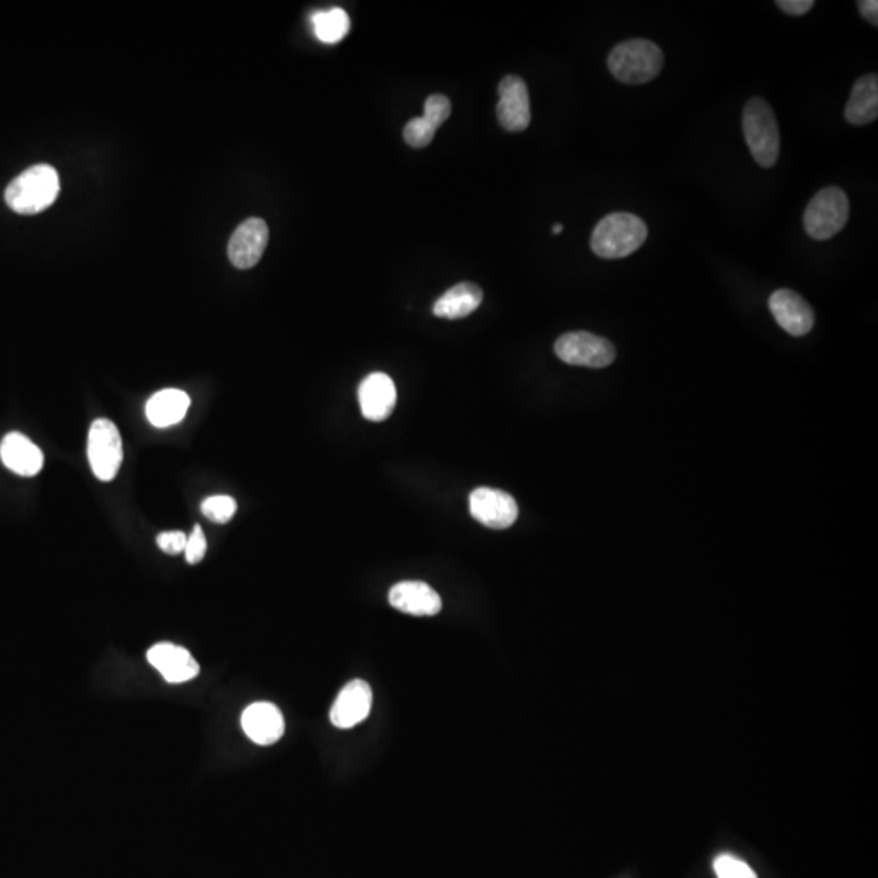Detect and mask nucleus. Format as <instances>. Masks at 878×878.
<instances>
[{
  "mask_svg": "<svg viewBox=\"0 0 878 878\" xmlns=\"http://www.w3.org/2000/svg\"><path fill=\"white\" fill-rule=\"evenodd\" d=\"M648 240L646 223L633 213L615 212L602 218L592 231V253L602 259H622L636 253Z\"/></svg>",
  "mask_w": 878,
  "mask_h": 878,
  "instance_id": "obj_1",
  "label": "nucleus"
},
{
  "mask_svg": "<svg viewBox=\"0 0 878 878\" xmlns=\"http://www.w3.org/2000/svg\"><path fill=\"white\" fill-rule=\"evenodd\" d=\"M59 192V174L53 166L41 163L18 174L5 189V202L14 212L35 215L51 207Z\"/></svg>",
  "mask_w": 878,
  "mask_h": 878,
  "instance_id": "obj_2",
  "label": "nucleus"
},
{
  "mask_svg": "<svg viewBox=\"0 0 878 878\" xmlns=\"http://www.w3.org/2000/svg\"><path fill=\"white\" fill-rule=\"evenodd\" d=\"M610 74L626 85L651 82L664 69V53L648 40H628L617 44L607 59Z\"/></svg>",
  "mask_w": 878,
  "mask_h": 878,
  "instance_id": "obj_3",
  "label": "nucleus"
},
{
  "mask_svg": "<svg viewBox=\"0 0 878 878\" xmlns=\"http://www.w3.org/2000/svg\"><path fill=\"white\" fill-rule=\"evenodd\" d=\"M742 127L745 142L758 165L761 168H773L779 158L781 135L778 119L763 98H752L745 105Z\"/></svg>",
  "mask_w": 878,
  "mask_h": 878,
  "instance_id": "obj_4",
  "label": "nucleus"
},
{
  "mask_svg": "<svg viewBox=\"0 0 878 878\" xmlns=\"http://www.w3.org/2000/svg\"><path fill=\"white\" fill-rule=\"evenodd\" d=\"M849 220V200L839 187H825L810 200L804 213V228L813 240L826 241L838 235Z\"/></svg>",
  "mask_w": 878,
  "mask_h": 878,
  "instance_id": "obj_5",
  "label": "nucleus"
},
{
  "mask_svg": "<svg viewBox=\"0 0 878 878\" xmlns=\"http://www.w3.org/2000/svg\"><path fill=\"white\" fill-rule=\"evenodd\" d=\"M88 461L96 479L111 482L118 475L122 462V441L111 420L98 418L88 433Z\"/></svg>",
  "mask_w": 878,
  "mask_h": 878,
  "instance_id": "obj_6",
  "label": "nucleus"
},
{
  "mask_svg": "<svg viewBox=\"0 0 878 878\" xmlns=\"http://www.w3.org/2000/svg\"><path fill=\"white\" fill-rule=\"evenodd\" d=\"M555 353L568 365L586 368H605L612 365L617 357L610 340L584 331L561 335L555 344Z\"/></svg>",
  "mask_w": 878,
  "mask_h": 878,
  "instance_id": "obj_7",
  "label": "nucleus"
},
{
  "mask_svg": "<svg viewBox=\"0 0 878 878\" xmlns=\"http://www.w3.org/2000/svg\"><path fill=\"white\" fill-rule=\"evenodd\" d=\"M500 101L496 114L501 127L509 132L526 131L531 124V98L527 85L518 75H508L498 87Z\"/></svg>",
  "mask_w": 878,
  "mask_h": 878,
  "instance_id": "obj_8",
  "label": "nucleus"
},
{
  "mask_svg": "<svg viewBox=\"0 0 878 878\" xmlns=\"http://www.w3.org/2000/svg\"><path fill=\"white\" fill-rule=\"evenodd\" d=\"M470 514L490 529H508L518 519V503L509 493L496 488H477L470 495Z\"/></svg>",
  "mask_w": 878,
  "mask_h": 878,
  "instance_id": "obj_9",
  "label": "nucleus"
},
{
  "mask_svg": "<svg viewBox=\"0 0 878 878\" xmlns=\"http://www.w3.org/2000/svg\"><path fill=\"white\" fill-rule=\"evenodd\" d=\"M269 243V227L261 218H249L236 228L228 243V257L238 269H251L261 261Z\"/></svg>",
  "mask_w": 878,
  "mask_h": 878,
  "instance_id": "obj_10",
  "label": "nucleus"
},
{
  "mask_svg": "<svg viewBox=\"0 0 878 878\" xmlns=\"http://www.w3.org/2000/svg\"><path fill=\"white\" fill-rule=\"evenodd\" d=\"M768 305H770L774 319L787 334L802 337V335H807L812 331L813 324H815V314H813L809 303L799 293L781 288L770 296Z\"/></svg>",
  "mask_w": 878,
  "mask_h": 878,
  "instance_id": "obj_11",
  "label": "nucleus"
},
{
  "mask_svg": "<svg viewBox=\"0 0 878 878\" xmlns=\"http://www.w3.org/2000/svg\"><path fill=\"white\" fill-rule=\"evenodd\" d=\"M361 413L370 422H384L396 407V384L387 374L371 373L358 389Z\"/></svg>",
  "mask_w": 878,
  "mask_h": 878,
  "instance_id": "obj_12",
  "label": "nucleus"
},
{
  "mask_svg": "<svg viewBox=\"0 0 878 878\" xmlns=\"http://www.w3.org/2000/svg\"><path fill=\"white\" fill-rule=\"evenodd\" d=\"M373 705V693L368 683L353 680L337 696L331 709V722L339 729H352L368 718Z\"/></svg>",
  "mask_w": 878,
  "mask_h": 878,
  "instance_id": "obj_13",
  "label": "nucleus"
},
{
  "mask_svg": "<svg viewBox=\"0 0 878 878\" xmlns=\"http://www.w3.org/2000/svg\"><path fill=\"white\" fill-rule=\"evenodd\" d=\"M147 659L150 666L155 667L168 683L189 682L196 679L200 670L191 652L176 644H155L148 649Z\"/></svg>",
  "mask_w": 878,
  "mask_h": 878,
  "instance_id": "obj_14",
  "label": "nucleus"
},
{
  "mask_svg": "<svg viewBox=\"0 0 878 878\" xmlns=\"http://www.w3.org/2000/svg\"><path fill=\"white\" fill-rule=\"evenodd\" d=\"M241 726L244 734L257 745L275 744L285 732L282 711L267 701H259L244 709Z\"/></svg>",
  "mask_w": 878,
  "mask_h": 878,
  "instance_id": "obj_15",
  "label": "nucleus"
},
{
  "mask_svg": "<svg viewBox=\"0 0 878 878\" xmlns=\"http://www.w3.org/2000/svg\"><path fill=\"white\" fill-rule=\"evenodd\" d=\"M389 602L394 609L413 617H433L443 609L438 592L420 581H404L389 592Z\"/></svg>",
  "mask_w": 878,
  "mask_h": 878,
  "instance_id": "obj_16",
  "label": "nucleus"
},
{
  "mask_svg": "<svg viewBox=\"0 0 878 878\" xmlns=\"http://www.w3.org/2000/svg\"><path fill=\"white\" fill-rule=\"evenodd\" d=\"M0 459L7 469L22 477H33L43 469L41 449L22 433H9L0 443Z\"/></svg>",
  "mask_w": 878,
  "mask_h": 878,
  "instance_id": "obj_17",
  "label": "nucleus"
},
{
  "mask_svg": "<svg viewBox=\"0 0 878 878\" xmlns=\"http://www.w3.org/2000/svg\"><path fill=\"white\" fill-rule=\"evenodd\" d=\"M844 118L852 126H865L878 118V77L864 75L852 87Z\"/></svg>",
  "mask_w": 878,
  "mask_h": 878,
  "instance_id": "obj_18",
  "label": "nucleus"
},
{
  "mask_svg": "<svg viewBox=\"0 0 878 878\" xmlns=\"http://www.w3.org/2000/svg\"><path fill=\"white\" fill-rule=\"evenodd\" d=\"M482 301L483 292L479 285L469 282L459 283L456 287L449 288L448 292L436 301L433 314L436 318L451 319V321L467 318L482 305Z\"/></svg>",
  "mask_w": 878,
  "mask_h": 878,
  "instance_id": "obj_19",
  "label": "nucleus"
},
{
  "mask_svg": "<svg viewBox=\"0 0 878 878\" xmlns=\"http://www.w3.org/2000/svg\"><path fill=\"white\" fill-rule=\"evenodd\" d=\"M191 407V399L186 392L179 389H163L147 402V418L157 428H168L176 425L186 417Z\"/></svg>",
  "mask_w": 878,
  "mask_h": 878,
  "instance_id": "obj_20",
  "label": "nucleus"
},
{
  "mask_svg": "<svg viewBox=\"0 0 878 878\" xmlns=\"http://www.w3.org/2000/svg\"><path fill=\"white\" fill-rule=\"evenodd\" d=\"M314 33L322 43L335 44L344 40L350 30V18L347 12L339 7L331 10H319L311 17Z\"/></svg>",
  "mask_w": 878,
  "mask_h": 878,
  "instance_id": "obj_21",
  "label": "nucleus"
},
{
  "mask_svg": "<svg viewBox=\"0 0 878 878\" xmlns=\"http://www.w3.org/2000/svg\"><path fill=\"white\" fill-rule=\"evenodd\" d=\"M202 513L209 521L217 522V524H227L233 519L236 513L235 498L228 495L210 496L202 503Z\"/></svg>",
  "mask_w": 878,
  "mask_h": 878,
  "instance_id": "obj_22",
  "label": "nucleus"
},
{
  "mask_svg": "<svg viewBox=\"0 0 878 878\" xmlns=\"http://www.w3.org/2000/svg\"><path fill=\"white\" fill-rule=\"evenodd\" d=\"M436 129L430 126L423 118H413L407 122L404 129V139L410 147L423 148L431 144L435 137Z\"/></svg>",
  "mask_w": 878,
  "mask_h": 878,
  "instance_id": "obj_23",
  "label": "nucleus"
},
{
  "mask_svg": "<svg viewBox=\"0 0 878 878\" xmlns=\"http://www.w3.org/2000/svg\"><path fill=\"white\" fill-rule=\"evenodd\" d=\"M451 114V101L448 96L431 95L425 101V113L422 118L425 119L430 126L435 127L438 131L443 126V122L449 118Z\"/></svg>",
  "mask_w": 878,
  "mask_h": 878,
  "instance_id": "obj_24",
  "label": "nucleus"
},
{
  "mask_svg": "<svg viewBox=\"0 0 878 878\" xmlns=\"http://www.w3.org/2000/svg\"><path fill=\"white\" fill-rule=\"evenodd\" d=\"M714 869L719 878H757L744 861L732 856H721L714 862Z\"/></svg>",
  "mask_w": 878,
  "mask_h": 878,
  "instance_id": "obj_25",
  "label": "nucleus"
},
{
  "mask_svg": "<svg viewBox=\"0 0 878 878\" xmlns=\"http://www.w3.org/2000/svg\"><path fill=\"white\" fill-rule=\"evenodd\" d=\"M205 552H207V539L202 527L196 526L192 534L187 537L186 548H184L187 563L197 565L204 560Z\"/></svg>",
  "mask_w": 878,
  "mask_h": 878,
  "instance_id": "obj_26",
  "label": "nucleus"
},
{
  "mask_svg": "<svg viewBox=\"0 0 878 878\" xmlns=\"http://www.w3.org/2000/svg\"><path fill=\"white\" fill-rule=\"evenodd\" d=\"M187 535L181 531L161 532L157 537V545L168 553V555H178L184 552L186 548Z\"/></svg>",
  "mask_w": 878,
  "mask_h": 878,
  "instance_id": "obj_27",
  "label": "nucleus"
},
{
  "mask_svg": "<svg viewBox=\"0 0 878 878\" xmlns=\"http://www.w3.org/2000/svg\"><path fill=\"white\" fill-rule=\"evenodd\" d=\"M776 4L786 14L792 15V17H800V15L810 12L815 2L813 0H779Z\"/></svg>",
  "mask_w": 878,
  "mask_h": 878,
  "instance_id": "obj_28",
  "label": "nucleus"
},
{
  "mask_svg": "<svg viewBox=\"0 0 878 878\" xmlns=\"http://www.w3.org/2000/svg\"><path fill=\"white\" fill-rule=\"evenodd\" d=\"M859 12H861L862 17L870 23V25H874L877 27L878 25V2L877 0H861L859 2Z\"/></svg>",
  "mask_w": 878,
  "mask_h": 878,
  "instance_id": "obj_29",
  "label": "nucleus"
},
{
  "mask_svg": "<svg viewBox=\"0 0 878 878\" xmlns=\"http://www.w3.org/2000/svg\"><path fill=\"white\" fill-rule=\"evenodd\" d=\"M553 235H560L561 231H563V225H553Z\"/></svg>",
  "mask_w": 878,
  "mask_h": 878,
  "instance_id": "obj_30",
  "label": "nucleus"
}]
</instances>
